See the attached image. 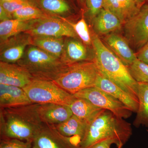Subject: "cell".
Segmentation results:
<instances>
[{
    "mask_svg": "<svg viewBox=\"0 0 148 148\" xmlns=\"http://www.w3.org/2000/svg\"><path fill=\"white\" fill-rule=\"evenodd\" d=\"M131 124L104 110L88 125L79 148H88L95 143L108 140H116L123 146L132 135Z\"/></svg>",
    "mask_w": 148,
    "mask_h": 148,
    "instance_id": "3957f363",
    "label": "cell"
},
{
    "mask_svg": "<svg viewBox=\"0 0 148 148\" xmlns=\"http://www.w3.org/2000/svg\"><path fill=\"white\" fill-rule=\"evenodd\" d=\"M114 144L116 145L118 147L119 146L123 147L119 145L116 140L113 139H108L95 143L88 148H111V146Z\"/></svg>",
    "mask_w": 148,
    "mask_h": 148,
    "instance_id": "1f68e13d",
    "label": "cell"
},
{
    "mask_svg": "<svg viewBox=\"0 0 148 148\" xmlns=\"http://www.w3.org/2000/svg\"><path fill=\"white\" fill-rule=\"evenodd\" d=\"M61 59L66 65L93 61V57L90 56L86 46L79 39L65 38L63 53Z\"/></svg>",
    "mask_w": 148,
    "mask_h": 148,
    "instance_id": "9a60e30c",
    "label": "cell"
},
{
    "mask_svg": "<svg viewBox=\"0 0 148 148\" xmlns=\"http://www.w3.org/2000/svg\"><path fill=\"white\" fill-rule=\"evenodd\" d=\"M32 148H79L71 138L61 135L53 125L45 124L32 143Z\"/></svg>",
    "mask_w": 148,
    "mask_h": 148,
    "instance_id": "30bf717a",
    "label": "cell"
},
{
    "mask_svg": "<svg viewBox=\"0 0 148 148\" xmlns=\"http://www.w3.org/2000/svg\"><path fill=\"white\" fill-rule=\"evenodd\" d=\"M33 104L23 88L0 84V107L15 108Z\"/></svg>",
    "mask_w": 148,
    "mask_h": 148,
    "instance_id": "e0dca14e",
    "label": "cell"
},
{
    "mask_svg": "<svg viewBox=\"0 0 148 148\" xmlns=\"http://www.w3.org/2000/svg\"><path fill=\"white\" fill-rule=\"evenodd\" d=\"M103 8L116 16L123 26L140 9L134 0H103Z\"/></svg>",
    "mask_w": 148,
    "mask_h": 148,
    "instance_id": "d6986e66",
    "label": "cell"
},
{
    "mask_svg": "<svg viewBox=\"0 0 148 148\" xmlns=\"http://www.w3.org/2000/svg\"><path fill=\"white\" fill-rule=\"evenodd\" d=\"M32 37L24 32L1 42L0 60L16 64L23 56L27 47L32 45Z\"/></svg>",
    "mask_w": 148,
    "mask_h": 148,
    "instance_id": "8fae6325",
    "label": "cell"
},
{
    "mask_svg": "<svg viewBox=\"0 0 148 148\" xmlns=\"http://www.w3.org/2000/svg\"><path fill=\"white\" fill-rule=\"evenodd\" d=\"M136 55L138 59L148 65V41L137 51Z\"/></svg>",
    "mask_w": 148,
    "mask_h": 148,
    "instance_id": "d6a6232c",
    "label": "cell"
},
{
    "mask_svg": "<svg viewBox=\"0 0 148 148\" xmlns=\"http://www.w3.org/2000/svg\"><path fill=\"white\" fill-rule=\"evenodd\" d=\"M69 107L73 114L87 122L89 124L104 110L94 106L88 100L75 97Z\"/></svg>",
    "mask_w": 148,
    "mask_h": 148,
    "instance_id": "44dd1931",
    "label": "cell"
},
{
    "mask_svg": "<svg viewBox=\"0 0 148 148\" xmlns=\"http://www.w3.org/2000/svg\"><path fill=\"white\" fill-rule=\"evenodd\" d=\"M33 79L27 70L18 64L0 62V84L23 88Z\"/></svg>",
    "mask_w": 148,
    "mask_h": 148,
    "instance_id": "7c38bea8",
    "label": "cell"
},
{
    "mask_svg": "<svg viewBox=\"0 0 148 148\" xmlns=\"http://www.w3.org/2000/svg\"><path fill=\"white\" fill-rule=\"evenodd\" d=\"M131 76L138 83L148 84V65L138 58L127 66Z\"/></svg>",
    "mask_w": 148,
    "mask_h": 148,
    "instance_id": "4316f807",
    "label": "cell"
},
{
    "mask_svg": "<svg viewBox=\"0 0 148 148\" xmlns=\"http://www.w3.org/2000/svg\"><path fill=\"white\" fill-rule=\"evenodd\" d=\"M52 16L46 13L38 7L31 6L20 9L14 12L12 16L14 19L24 21L36 20Z\"/></svg>",
    "mask_w": 148,
    "mask_h": 148,
    "instance_id": "484cf974",
    "label": "cell"
},
{
    "mask_svg": "<svg viewBox=\"0 0 148 148\" xmlns=\"http://www.w3.org/2000/svg\"><path fill=\"white\" fill-rule=\"evenodd\" d=\"M99 73L93 60L83 61L67 66L53 81L74 95L85 88L94 87Z\"/></svg>",
    "mask_w": 148,
    "mask_h": 148,
    "instance_id": "5b68a950",
    "label": "cell"
},
{
    "mask_svg": "<svg viewBox=\"0 0 148 148\" xmlns=\"http://www.w3.org/2000/svg\"><path fill=\"white\" fill-rule=\"evenodd\" d=\"M26 33L32 36L79 38L67 19L53 16L36 19L31 29Z\"/></svg>",
    "mask_w": 148,
    "mask_h": 148,
    "instance_id": "ba28073f",
    "label": "cell"
},
{
    "mask_svg": "<svg viewBox=\"0 0 148 148\" xmlns=\"http://www.w3.org/2000/svg\"><path fill=\"white\" fill-rule=\"evenodd\" d=\"M138 6L141 8L146 3L145 0H134Z\"/></svg>",
    "mask_w": 148,
    "mask_h": 148,
    "instance_id": "e575fe53",
    "label": "cell"
},
{
    "mask_svg": "<svg viewBox=\"0 0 148 148\" xmlns=\"http://www.w3.org/2000/svg\"><path fill=\"white\" fill-rule=\"evenodd\" d=\"M23 88L33 103H53L69 106L75 98L73 95L53 81L33 79Z\"/></svg>",
    "mask_w": 148,
    "mask_h": 148,
    "instance_id": "8992f818",
    "label": "cell"
},
{
    "mask_svg": "<svg viewBox=\"0 0 148 148\" xmlns=\"http://www.w3.org/2000/svg\"><path fill=\"white\" fill-rule=\"evenodd\" d=\"M75 98H84L94 106L110 111L121 119L131 116L132 111L119 100L98 88H88L80 90L73 95Z\"/></svg>",
    "mask_w": 148,
    "mask_h": 148,
    "instance_id": "52a82bcc",
    "label": "cell"
},
{
    "mask_svg": "<svg viewBox=\"0 0 148 148\" xmlns=\"http://www.w3.org/2000/svg\"><path fill=\"white\" fill-rule=\"evenodd\" d=\"M91 37L93 61L99 72L139 102L138 83L131 76L127 66L94 32Z\"/></svg>",
    "mask_w": 148,
    "mask_h": 148,
    "instance_id": "7a4b0ae2",
    "label": "cell"
},
{
    "mask_svg": "<svg viewBox=\"0 0 148 148\" xmlns=\"http://www.w3.org/2000/svg\"><path fill=\"white\" fill-rule=\"evenodd\" d=\"M38 6L48 14L60 18H65L72 10L66 0H38Z\"/></svg>",
    "mask_w": 148,
    "mask_h": 148,
    "instance_id": "d4e9b609",
    "label": "cell"
},
{
    "mask_svg": "<svg viewBox=\"0 0 148 148\" xmlns=\"http://www.w3.org/2000/svg\"><path fill=\"white\" fill-rule=\"evenodd\" d=\"M103 0H86L88 16L91 21L103 8Z\"/></svg>",
    "mask_w": 148,
    "mask_h": 148,
    "instance_id": "f546056e",
    "label": "cell"
},
{
    "mask_svg": "<svg viewBox=\"0 0 148 148\" xmlns=\"http://www.w3.org/2000/svg\"><path fill=\"white\" fill-rule=\"evenodd\" d=\"M13 18L12 15L9 13L2 6L0 5V21H6Z\"/></svg>",
    "mask_w": 148,
    "mask_h": 148,
    "instance_id": "836d02e7",
    "label": "cell"
},
{
    "mask_svg": "<svg viewBox=\"0 0 148 148\" xmlns=\"http://www.w3.org/2000/svg\"><path fill=\"white\" fill-rule=\"evenodd\" d=\"M16 64L27 70L34 79L51 81L68 66L61 58L33 45L27 47L22 58Z\"/></svg>",
    "mask_w": 148,
    "mask_h": 148,
    "instance_id": "277c9868",
    "label": "cell"
},
{
    "mask_svg": "<svg viewBox=\"0 0 148 148\" xmlns=\"http://www.w3.org/2000/svg\"><path fill=\"white\" fill-rule=\"evenodd\" d=\"M68 22L72 26L77 36L82 42L86 46H91L92 47L91 34L84 18H82L75 23H73L67 20Z\"/></svg>",
    "mask_w": 148,
    "mask_h": 148,
    "instance_id": "83f0119b",
    "label": "cell"
},
{
    "mask_svg": "<svg viewBox=\"0 0 148 148\" xmlns=\"http://www.w3.org/2000/svg\"><path fill=\"white\" fill-rule=\"evenodd\" d=\"M88 125L87 122L73 114L66 121L54 126L61 135L71 138L79 146L84 137Z\"/></svg>",
    "mask_w": 148,
    "mask_h": 148,
    "instance_id": "ffe728a7",
    "label": "cell"
},
{
    "mask_svg": "<svg viewBox=\"0 0 148 148\" xmlns=\"http://www.w3.org/2000/svg\"><path fill=\"white\" fill-rule=\"evenodd\" d=\"M139 108L133 124L148 126V84L138 83Z\"/></svg>",
    "mask_w": 148,
    "mask_h": 148,
    "instance_id": "cb8c5ba5",
    "label": "cell"
},
{
    "mask_svg": "<svg viewBox=\"0 0 148 148\" xmlns=\"http://www.w3.org/2000/svg\"><path fill=\"white\" fill-rule=\"evenodd\" d=\"M124 36L131 48L139 50L148 41V3L140 8L137 14L125 22L123 29Z\"/></svg>",
    "mask_w": 148,
    "mask_h": 148,
    "instance_id": "9c48e42d",
    "label": "cell"
},
{
    "mask_svg": "<svg viewBox=\"0 0 148 148\" xmlns=\"http://www.w3.org/2000/svg\"><path fill=\"white\" fill-rule=\"evenodd\" d=\"M122 147H121V146H119V147H118V148H122Z\"/></svg>",
    "mask_w": 148,
    "mask_h": 148,
    "instance_id": "f35d334b",
    "label": "cell"
},
{
    "mask_svg": "<svg viewBox=\"0 0 148 148\" xmlns=\"http://www.w3.org/2000/svg\"><path fill=\"white\" fill-rule=\"evenodd\" d=\"M0 148H32V143L18 139L1 138Z\"/></svg>",
    "mask_w": 148,
    "mask_h": 148,
    "instance_id": "4dcf8cb0",
    "label": "cell"
},
{
    "mask_svg": "<svg viewBox=\"0 0 148 148\" xmlns=\"http://www.w3.org/2000/svg\"><path fill=\"white\" fill-rule=\"evenodd\" d=\"M91 22L94 33L98 36L118 33L123 29V24L118 17L103 8Z\"/></svg>",
    "mask_w": 148,
    "mask_h": 148,
    "instance_id": "ac0fdd59",
    "label": "cell"
},
{
    "mask_svg": "<svg viewBox=\"0 0 148 148\" xmlns=\"http://www.w3.org/2000/svg\"><path fill=\"white\" fill-rule=\"evenodd\" d=\"M103 42L126 66H130L137 58L129 42L124 36L118 33L104 36Z\"/></svg>",
    "mask_w": 148,
    "mask_h": 148,
    "instance_id": "4fadbf2b",
    "label": "cell"
},
{
    "mask_svg": "<svg viewBox=\"0 0 148 148\" xmlns=\"http://www.w3.org/2000/svg\"><path fill=\"white\" fill-rule=\"evenodd\" d=\"M37 110L44 123L53 126L61 124L73 115L69 106L53 103L38 104Z\"/></svg>",
    "mask_w": 148,
    "mask_h": 148,
    "instance_id": "5bb4252c",
    "label": "cell"
},
{
    "mask_svg": "<svg viewBox=\"0 0 148 148\" xmlns=\"http://www.w3.org/2000/svg\"><path fill=\"white\" fill-rule=\"evenodd\" d=\"M86 0H77L79 3L81 5H84L85 4Z\"/></svg>",
    "mask_w": 148,
    "mask_h": 148,
    "instance_id": "d590c367",
    "label": "cell"
},
{
    "mask_svg": "<svg viewBox=\"0 0 148 148\" xmlns=\"http://www.w3.org/2000/svg\"><path fill=\"white\" fill-rule=\"evenodd\" d=\"M95 87L98 88L119 100L128 107L132 112L137 113L138 112L139 102L103 76L100 72L96 79Z\"/></svg>",
    "mask_w": 148,
    "mask_h": 148,
    "instance_id": "2e32d148",
    "label": "cell"
},
{
    "mask_svg": "<svg viewBox=\"0 0 148 148\" xmlns=\"http://www.w3.org/2000/svg\"><path fill=\"white\" fill-rule=\"evenodd\" d=\"M146 3H148V0H145Z\"/></svg>",
    "mask_w": 148,
    "mask_h": 148,
    "instance_id": "74e56055",
    "label": "cell"
},
{
    "mask_svg": "<svg viewBox=\"0 0 148 148\" xmlns=\"http://www.w3.org/2000/svg\"><path fill=\"white\" fill-rule=\"evenodd\" d=\"M3 1H8V0H3ZM29 1H32L33 2L36 3L38 4V0H29Z\"/></svg>",
    "mask_w": 148,
    "mask_h": 148,
    "instance_id": "8d00e7d4",
    "label": "cell"
},
{
    "mask_svg": "<svg viewBox=\"0 0 148 148\" xmlns=\"http://www.w3.org/2000/svg\"><path fill=\"white\" fill-rule=\"evenodd\" d=\"M0 5L12 15L16 11L26 7L34 6L39 7L38 4L29 0H0Z\"/></svg>",
    "mask_w": 148,
    "mask_h": 148,
    "instance_id": "f1b7e54d",
    "label": "cell"
},
{
    "mask_svg": "<svg viewBox=\"0 0 148 148\" xmlns=\"http://www.w3.org/2000/svg\"><path fill=\"white\" fill-rule=\"evenodd\" d=\"M38 104L0 110L1 138H11L33 143L44 123L37 110Z\"/></svg>",
    "mask_w": 148,
    "mask_h": 148,
    "instance_id": "6da1fadb",
    "label": "cell"
},
{
    "mask_svg": "<svg viewBox=\"0 0 148 148\" xmlns=\"http://www.w3.org/2000/svg\"><path fill=\"white\" fill-rule=\"evenodd\" d=\"M35 20L24 21L18 19H10L0 22V40L1 42L26 32L31 29Z\"/></svg>",
    "mask_w": 148,
    "mask_h": 148,
    "instance_id": "7402d4cb",
    "label": "cell"
},
{
    "mask_svg": "<svg viewBox=\"0 0 148 148\" xmlns=\"http://www.w3.org/2000/svg\"><path fill=\"white\" fill-rule=\"evenodd\" d=\"M32 45L35 46L51 55L61 58L65 38L32 36Z\"/></svg>",
    "mask_w": 148,
    "mask_h": 148,
    "instance_id": "603a6c76",
    "label": "cell"
}]
</instances>
